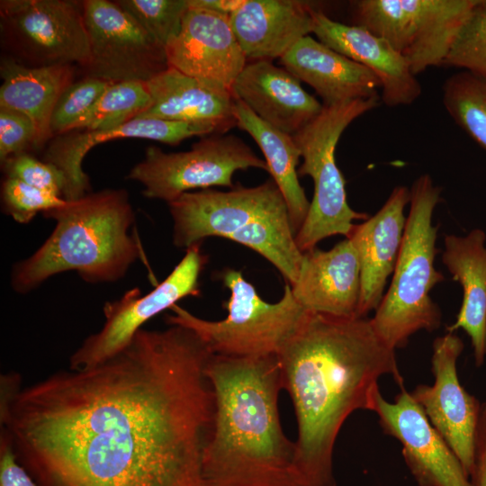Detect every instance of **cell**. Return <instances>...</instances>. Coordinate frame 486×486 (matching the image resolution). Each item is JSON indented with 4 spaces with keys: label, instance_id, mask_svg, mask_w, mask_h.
Wrapping results in <instances>:
<instances>
[{
    "label": "cell",
    "instance_id": "e0dca14e",
    "mask_svg": "<svg viewBox=\"0 0 486 486\" xmlns=\"http://www.w3.org/2000/svg\"><path fill=\"white\" fill-rule=\"evenodd\" d=\"M223 134L209 123L178 122L158 119H133L121 126L96 130H71L53 137L43 160L56 166L65 176L63 199L76 201L89 194L88 176L82 167L86 153L95 145L114 139L138 138L178 145L194 136Z\"/></svg>",
    "mask_w": 486,
    "mask_h": 486
},
{
    "label": "cell",
    "instance_id": "5b68a950",
    "mask_svg": "<svg viewBox=\"0 0 486 486\" xmlns=\"http://www.w3.org/2000/svg\"><path fill=\"white\" fill-rule=\"evenodd\" d=\"M410 191V209L392 280L370 319L376 335L393 350L404 347L419 330L437 329L442 318L438 305L429 295L433 287L444 280L434 267L438 229L432 224L441 189L424 174L414 181Z\"/></svg>",
    "mask_w": 486,
    "mask_h": 486
},
{
    "label": "cell",
    "instance_id": "4fadbf2b",
    "mask_svg": "<svg viewBox=\"0 0 486 486\" xmlns=\"http://www.w3.org/2000/svg\"><path fill=\"white\" fill-rule=\"evenodd\" d=\"M89 40L87 76L148 82L169 68L166 50L115 1H83Z\"/></svg>",
    "mask_w": 486,
    "mask_h": 486
},
{
    "label": "cell",
    "instance_id": "8992f818",
    "mask_svg": "<svg viewBox=\"0 0 486 486\" xmlns=\"http://www.w3.org/2000/svg\"><path fill=\"white\" fill-rule=\"evenodd\" d=\"M220 277L230 291L225 319L203 320L177 304L170 309L173 314L166 316L168 325L196 333L213 354L237 357L277 355L310 312L296 301L287 283L282 298L269 303L241 272L227 268Z\"/></svg>",
    "mask_w": 486,
    "mask_h": 486
},
{
    "label": "cell",
    "instance_id": "8d00e7d4",
    "mask_svg": "<svg viewBox=\"0 0 486 486\" xmlns=\"http://www.w3.org/2000/svg\"><path fill=\"white\" fill-rule=\"evenodd\" d=\"M470 480L472 486H486V401L481 405Z\"/></svg>",
    "mask_w": 486,
    "mask_h": 486
},
{
    "label": "cell",
    "instance_id": "7a4b0ae2",
    "mask_svg": "<svg viewBox=\"0 0 486 486\" xmlns=\"http://www.w3.org/2000/svg\"><path fill=\"white\" fill-rule=\"evenodd\" d=\"M276 356L283 389L296 413L298 484L336 486L333 449L345 420L357 410L373 411L382 375L403 385L395 350L381 340L367 317L310 312Z\"/></svg>",
    "mask_w": 486,
    "mask_h": 486
},
{
    "label": "cell",
    "instance_id": "30bf717a",
    "mask_svg": "<svg viewBox=\"0 0 486 486\" xmlns=\"http://www.w3.org/2000/svg\"><path fill=\"white\" fill-rule=\"evenodd\" d=\"M0 25L10 57L23 65L85 68L89 63L83 1L2 0Z\"/></svg>",
    "mask_w": 486,
    "mask_h": 486
},
{
    "label": "cell",
    "instance_id": "83f0119b",
    "mask_svg": "<svg viewBox=\"0 0 486 486\" xmlns=\"http://www.w3.org/2000/svg\"><path fill=\"white\" fill-rule=\"evenodd\" d=\"M442 99L455 123L486 150V77L457 72L445 81Z\"/></svg>",
    "mask_w": 486,
    "mask_h": 486
},
{
    "label": "cell",
    "instance_id": "603a6c76",
    "mask_svg": "<svg viewBox=\"0 0 486 486\" xmlns=\"http://www.w3.org/2000/svg\"><path fill=\"white\" fill-rule=\"evenodd\" d=\"M312 7L296 0H245L230 17L247 58H280L312 32Z\"/></svg>",
    "mask_w": 486,
    "mask_h": 486
},
{
    "label": "cell",
    "instance_id": "52a82bcc",
    "mask_svg": "<svg viewBox=\"0 0 486 486\" xmlns=\"http://www.w3.org/2000/svg\"><path fill=\"white\" fill-rule=\"evenodd\" d=\"M379 104L380 96L323 105L320 114L293 135L302 158L298 175L310 176L314 184L306 219L295 236L297 247L302 253L316 248L328 237L344 235L347 238L354 220H365L370 217L349 206L346 182L336 163L335 150L348 125Z\"/></svg>",
    "mask_w": 486,
    "mask_h": 486
},
{
    "label": "cell",
    "instance_id": "d6986e66",
    "mask_svg": "<svg viewBox=\"0 0 486 486\" xmlns=\"http://www.w3.org/2000/svg\"><path fill=\"white\" fill-rule=\"evenodd\" d=\"M410 201V191L406 186H396L382 207L362 223L355 224L346 238L360 265L359 318L375 310L383 297L400 250L406 224L404 208Z\"/></svg>",
    "mask_w": 486,
    "mask_h": 486
},
{
    "label": "cell",
    "instance_id": "d4e9b609",
    "mask_svg": "<svg viewBox=\"0 0 486 486\" xmlns=\"http://www.w3.org/2000/svg\"><path fill=\"white\" fill-rule=\"evenodd\" d=\"M486 234L473 229L465 236L446 235L442 261L463 287V302L448 332L462 328L470 337L477 367L486 357Z\"/></svg>",
    "mask_w": 486,
    "mask_h": 486
},
{
    "label": "cell",
    "instance_id": "ac0fdd59",
    "mask_svg": "<svg viewBox=\"0 0 486 486\" xmlns=\"http://www.w3.org/2000/svg\"><path fill=\"white\" fill-rule=\"evenodd\" d=\"M311 15L318 40L376 76L385 105H410L420 96L421 86L407 60L387 40L361 26L334 21L322 11L312 8Z\"/></svg>",
    "mask_w": 486,
    "mask_h": 486
},
{
    "label": "cell",
    "instance_id": "44dd1931",
    "mask_svg": "<svg viewBox=\"0 0 486 486\" xmlns=\"http://www.w3.org/2000/svg\"><path fill=\"white\" fill-rule=\"evenodd\" d=\"M231 92L264 122L292 136L323 108L297 77L269 60L247 63Z\"/></svg>",
    "mask_w": 486,
    "mask_h": 486
},
{
    "label": "cell",
    "instance_id": "ffe728a7",
    "mask_svg": "<svg viewBox=\"0 0 486 486\" xmlns=\"http://www.w3.org/2000/svg\"><path fill=\"white\" fill-rule=\"evenodd\" d=\"M291 288L296 301L310 312L357 317L360 265L350 239L328 250L314 248L303 252L298 279Z\"/></svg>",
    "mask_w": 486,
    "mask_h": 486
},
{
    "label": "cell",
    "instance_id": "277c9868",
    "mask_svg": "<svg viewBox=\"0 0 486 486\" xmlns=\"http://www.w3.org/2000/svg\"><path fill=\"white\" fill-rule=\"evenodd\" d=\"M43 215L56 226L31 256L14 266L11 286L17 293L67 271H76L87 283L114 282L141 254L130 232L135 213L124 189L90 192Z\"/></svg>",
    "mask_w": 486,
    "mask_h": 486
},
{
    "label": "cell",
    "instance_id": "3957f363",
    "mask_svg": "<svg viewBox=\"0 0 486 486\" xmlns=\"http://www.w3.org/2000/svg\"><path fill=\"white\" fill-rule=\"evenodd\" d=\"M215 400L212 429L203 454L206 486H299L295 442L284 435L276 355L212 354L206 365Z\"/></svg>",
    "mask_w": 486,
    "mask_h": 486
},
{
    "label": "cell",
    "instance_id": "8fae6325",
    "mask_svg": "<svg viewBox=\"0 0 486 486\" xmlns=\"http://www.w3.org/2000/svg\"><path fill=\"white\" fill-rule=\"evenodd\" d=\"M200 244L185 254L166 279L147 294L138 288L104 306L105 321L96 333L86 338L70 357V369L96 365L125 349L136 333L151 318L171 309L187 296L200 294L199 277L206 263Z\"/></svg>",
    "mask_w": 486,
    "mask_h": 486
},
{
    "label": "cell",
    "instance_id": "9a60e30c",
    "mask_svg": "<svg viewBox=\"0 0 486 486\" xmlns=\"http://www.w3.org/2000/svg\"><path fill=\"white\" fill-rule=\"evenodd\" d=\"M393 402L379 391L373 411L382 431L400 441L402 456L419 486H472L459 459L431 425L404 385Z\"/></svg>",
    "mask_w": 486,
    "mask_h": 486
},
{
    "label": "cell",
    "instance_id": "cb8c5ba5",
    "mask_svg": "<svg viewBox=\"0 0 486 486\" xmlns=\"http://www.w3.org/2000/svg\"><path fill=\"white\" fill-rule=\"evenodd\" d=\"M151 106L136 119L209 123L223 134L237 126L232 92L168 68L147 82Z\"/></svg>",
    "mask_w": 486,
    "mask_h": 486
},
{
    "label": "cell",
    "instance_id": "e575fe53",
    "mask_svg": "<svg viewBox=\"0 0 486 486\" xmlns=\"http://www.w3.org/2000/svg\"><path fill=\"white\" fill-rule=\"evenodd\" d=\"M37 149V131L33 122L24 114L0 108V159Z\"/></svg>",
    "mask_w": 486,
    "mask_h": 486
},
{
    "label": "cell",
    "instance_id": "9c48e42d",
    "mask_svg": "<svg viewBox=\"0 0 486 486\" xmlns=\"http://www.w3.org/2000/svg\"><path fill=\"white\" fill-rule=\"evenodd\" d=\"M248 168L268 171L266 160L240 138L215 134L194 143L190 150L184 152L167 153L149 146L144 158L130 169L127 178L143 185L145 197L168 203L195 189L232 188L234 173Z\"/></svg>",
    "mask_w": 486,
    "mask_h": 486
},
{
    "label": "cell",
    "instance_id": "4dcf8cb0",
    "mask_svg": "<svg viewBox=\"0 0 486 486\" xmlns=\"http://www.w3.org/2000/svg\"><path fill=\"white\" fill-rule=\"evenodd\" d=\"M443 66L486 77V0H478L457 32Z\"/></svg>",
    "mask_w": 486,
    "mask_h": 486
},
{
    "label": "cell",
    "instance_id": "ba28073f",
    "mask_svg": "<svg viewBox=\"0 0 486 486\" xmlns=\"http://www.w3.org/2000/svg\"><path fill=\"white\" fill-rule=\"evenodd\" d=\"M478 0H359L354 24L387 40L412 73L443 66L451 45Z\"/></svg>",
    "mask_w": 486,
    "mask_h": 486
},
{
    "label": "cell",
    "instance_id": "d590c367",
    "mask_svg": "<svg viewBox=\"0 0 486 486\" xmlns=\"http://www.w3.org/2000/svg\"><path fill=\"white\" fill-rule=\"evenodd\" d=\"M0 486H38L19 463L12 440L3 429L0 436Z\"/></svg>",
    "mask_w": 486,
    "mask_h": 486
},
{
    "label": "cell",
    "instance_id": "5bb4252c",
    "mask_svg": "<svg viewBox=\"0 0 486 486\" xmlns=\"http://www.w3.org/2000/svg\"><path fill=\"white\" fill-rule=\"evenodd\" d=\"M463 349V340L454 332L436 338L431 357L434 383L419 384L410 394L470 477L482 402L458 379L456 362Z\"/></svg>",
    "mask_w": 486,
    "mask_h": 486
},
{
    "label": "cell",
    "instance_id": "484cf974",
    "mask_svg": "<svg viewBox=\"0 0 486 486\" xmlns=\"http://www.w3.org/2000/svg\"><path fill=\"white\" fill-rule=\"evenodd\" d=\"M74 65L29 67L10 56L1 60L0 108L21 112L33 122L37 149L52 138V112L61 94L74 82Z\"/></svg>",
    "mask_w": 486,
    "mask_h": 486
},
{
    "label": "cell",
    "instance_id": "d6a6232c",
    "mask_svg": "<svg viewBox=\"0 0 486 486\" xmlns=\"http://www.w3.org/2000/svg\"><path fill=\"white\" fill-rule=\"evenodd\" d=\"M1 196L4 212L19 223H28L37 213H44L67 202L62 197L12 177L4 178Z\"/></svg>",
    "mask_w": 486,
    "mask_h": 486
},
{
    "label": "cell",
    "instance_id": "2e32d148",
    "mask_svg": "<svg viewBox=\"0 0 486 486\" xmlns=\"http://www.w3.org/2000/svg\"><path fill=\"white\" fill-rule=\"evenodd\" d=\"M168 66L211 86L231 91L247 65L228 16L189 7L166 47Z\"/></svg>",
    "mask_w": 486,
    "mask_h": 486
},
{
    "label": "cell",
    "instance_id": "f1b7e54d",
    "mask_svg": "<svg viewBox=\"0 0 486 486\" xmlns=\"http://www.w3.org/2000/svg\"><path fill=\"white\" fill-rule=\"evenodd\" d=\"M151 104L147 82L112 83L69 131L115 128L136 119Z\"/></svg>",
    "mask_w": 486,
    "mask_h": 486
},
{
    "label": "cell",
    "instance_id": "4316f807",
    "mask_svg": "<svg viewBox=\"0 0 486 486\" xmlns=\"http://www.w3.org/2000/svg\"><path fill=\"white\" fill-rule=\"evenodd\" d=\"M233 114L237 127L248 132L263 152L272 180L287 204L296 236L306 219L310 202L299 182L297 166L301 152L293 136L266 123L236 98Z\"/></svg>",
    "mask_w": 486,
    "mask_h": 486
},
{
    "label": "cell",
    "instance_id": "f546056e",
    "mask_svg": "<svg viewBox=\"0 0 486 486\" xmlns=\"http://www.w3.org/2000/svg\"><path fill=\"white\" fill-rule=\"evenodd\" d=\"M148 34L166 47L178 36L188 0H117L115 1Z\"/></svg>",
    "mask_w": 486,
    "mask_h": 486
},
{
    "label": "cell",
    "instance_id": "74e56055",
    "mask_svg": "<svg viewBox=\"0 0 486 486\" xmlns=\"http://www.w3.org/2000/svg\"><path fill=\"white\" fill-rule=\"evenodd\" d=\"M245 0H188L189 7L208 10L230 17Z\"/></svg>",
    "mask_w": 486,
    "mask_h": 486
},
{
    "label": "cell",
    "instance_id": "836d02e7",
    "mask_svg": "<svg viewBox=\"0 0 486 486\" xmlns=\"http://www.w3.org/2000/svg\"><path fill=\"white\" fill-rule=\"evenodd\" d=\"M2 166L5 177L18 179L63 198L66 178L56 166L39 160L28 152L7 158Z\"/></svg>",
    "mask_w": 486,
    "mask_h": 486
},
{
    "label": "cell",
    "instance_id": "7c38bea8",
    "mask_svg": "<svg viewBox=\"0 0 486 486\" xmlns=\"http://www.w3.org/2000/svg\"><path fill=\"white\" fill-rule=\"evenodd\" d=\"M167 204L174 223L173 242L185 249L208 237L234 241L257 220L289 213L280 189L271 179L257 186L238 185L225 192L211 188L186 192Z\"/></svg>",
    "mask_w": 486,
    "mask_h": 486
},
{
    "label": "cell",
    "instance_id": "1f68e13d",
    "mask_svg": "<svg viewBox=\"0 0 486 486\" xmlns=\"http://www.w3.org/2000/svg\"><path fill=\"white\" fill-rule=\"evenodd\" d=\"M112 84L91 76L70 84L59 96L52 112L50 124L51 137L69 131Z\"/></svg>",
    "mask_w": 486,
    "mask_h": 486
},
{
    "label": "cell",
    "instance_id": "7402d4cb",
    "mask_svg": "<svg viewBox=\"0 0 486 486\" xmlns=\"http://www.w3.org/2000/svg\"><path fill=\"white\" fill-rule=\"evenodd\" d=\"M279 62L310 85L322 98L323 105L379 96L381 84L371 70L310 35L296 42Z\"/></svg>",
    "mask_w": 486,
    "mask_h": 486
},
{
    "label": "cell",
    "instance_id": "6da1fadb",
    "mask_svg": "<svg viewBox=\"0 0 486 486\" xmlns=\"http://www.w3.org/2000/svg\"><path fill=\"white\" fill-rule=\"evenodd\" d=\"M141 328L116 356L22 388L1 381V429L38 486H206L213 354L193 330Z\"/></svg>",
    "mask_w": 486,
    "mask_h": 486
}]
</instances>
